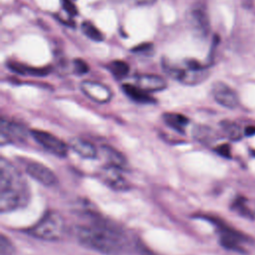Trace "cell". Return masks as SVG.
<instances>
[{
    "instance_id": "cell-25",
    "label": "cell",
    "mask_w": 255,
    "mask_h": 255,
    "mask_svg": "<svg viewBox=\"0 0 255 255\" xmlns=\"http://www.w3.org/2000/svg\"><path fill=\"white\" fill-rule=\"evenodd\" d=\"M74 70L77 74L83 75V74H86L89 71V66L83 60L77 59V60L74 61Z\"/></svg>"
},
{
    "instance_id": "cell-18",
    "label": "cell",
    "mask_w": 255,
    "mask_h": 255,
    "mask_svg": "<svg viewBox=\"0 0 255 255\" xmlns=\"http://www.w3.org/2000/svg\"><path fill=\"white\" fill-rule=\"evenodd\" d=\"M193 136L196 140L209 144L216 138V132L209 127L206 126H197L193 129Z\"/></svg>"
},
{
    "instance_id": "cell-1",
    "label": "cell",
    "mask_w": 255,
    "mask_h": 255,
    "mask_svg": "<svg viewBox=\"0 0 255 255\" xmlns=\"http://www.w3.org/2000/svg\"><path fill=\"white\" fill-rule=\"evenodd\" d=\"M77 237L81 244L106 255H121L128 247V240L118 227L98 218L79 226Z\"/></svg>"
},
{
    "instance_id": "cell-11",
    "label": "cell",
    "mask_w": 255,
    "mask_h": 255,
    "mask_svg": "<svg viewBox=\"0 0 255 255\" xmlns=\"http://www.w3.org/2000/svg\"><path fill=\"white\" fill-rule=\"evenodd\" d=\"M25 171L29 176L45 186H52L57 182L55 173L41 162L29 161L25 163Z\"/></svg>"
},
{
    "instance_id": "cell-22",
    "label": "cell",
    "mask_w": 255,
    "mask_h": 255,
    "mask_svg": "<svg viewBox=\"0 0 255 255\" xmlns=\"http://www.w3.org/2000/svg\"><path fill=\"white\" fill-rule=\"evenodd\" d=\"M82 31L92 41L101 42L104 39V36L101 33V31L90 22H84L82 24Z\"/></svg>"
},
{
    "instance_id": "cell-19",
    "label": "cell",
    "mask_w": 255,
    "mask_h": 255,
    "mask_svg": "<svg viewBox=\"0 0 255 255\" xmlns=\"http://www.w3.org/2000/svg\"><path fill=\"white\" fill-rule=\"evenodd\" d=\"M221 128L225 135L231 140H239L243 135V130L239 125L231 121L221 122Z\"/></svg>"
},
{
    "instance_id": "cell-12",
    "label": "cell",
    "mask_w": 255,
    "mask_h": 255,
    "mask_svg": "<svg viewBox=\"0 0 255 255\" xmlns=\"http://www.w3.org/2000/svg\"><path fill=\"white\" fill-rule=\"evenodd\" d=\"M191 30L199 37H205L209 32V21L205 9L200 5L191 7L187 15Z\"/></svg>"
},
{
    "instance_id": "cell-3",
    "label": "cell",
    "mask_w": 255,
    "mask_h": 255,
    "mask_svg": "<svg viewBox=\"0 0 255 255\" xmlns=\"http://www.w3.org/2000/svg\"><path fill=\"white\" fill-rule=\"evenodd\" d=\"M164 72L174 80L184 85H197L208 77V71L194 60L185 61L183 64H174L165 60L162 62Z\"/></svg>"
},
{
    "instance_id": "cell-2",
    "label": "cell",
    "mask_w": 255,
    "mask_h": 255,
    "mask_svg": "<svg viewBox=\"0 0 255 255\" xmlns=\"http://www.w3.org/2000/svg\"><path fill=\"white\" fill-rule=\"evenodd\" d=\"M30 199L29 186L20 171L5 157L0 159V211L10 212L25 206Z\"/></svg>"
},
{
    "instance_id": "cell-17",
    "label": "cell",
    "mask_w": 255,
    "mask_h": 255,
    "mask_svg": "<svg viewBox=\"0 0 255 255\" xmlns=\"http://www.w3.org/2000/svg\"><path fill=\"white\" fill-rule=\"evenodd\" d=\"M102 152L109 161L111 165H114L116 167L121 168L126 164V158L125 156L116 148L109 145H103L102 146Z\"/></svg>"
},
{
    "instance_id": "cell-23",
    "label": "cell",
    "mask_w": 255,
    "mask_h": 255,
    "mask_svg": "<svg viewBox=\"0 0 255 255\" xmlns=\"http://www.w3.org/2000/svg\"><path fill=\"white\" fill-rule=\"evenodd\" d=\"M232 209L239 213L241 216L247 217V218H252V213L251 210L248 208L247 203L245 198L243 197H237L233 203H232Z\"/></svg>"
},
{
    "instance_id": "cell-8",
    "label": "cell",
    "mask_w": 255,
    "mask_h": 255,
    "mask_svg": "<svg viewBox=\"0 0 255 255\" xmlns=\"http://www.w3.org/2000/svg\"><path fill=\"white\" fill-rule=\"evenodd\" d=\"M100 179L110 188L118 191H126L130 188L129 182L124 177L119 167L106 166L99 172Z\"/></svg>"
},
{
    "instance_id": "cell-5",
    "label": "cell",
    "mask_w": 255,
    "mask_h": 255,
    "mask_svg": "<svg viewBox=\"0 0 255 255\" xmlns=\"http://www.w3.org/2000/svg\"><path fill=\"white\" fill-rule=\"evenodd\" d=\"M31 135L37 143L53 155L59 157H65L67 155L69 146L53 133L41 129H32Z\"/></svg>"
},
{
    "instance_id": "cell-4",
    "label": "cell",
    "mask_w": 255,
    "mask_h": 255,
    "mask_svg": "<svg viewBox=\"0 0 255 255\" xmlns=\"http://www.w3.org/2000/svg\"><path fill=\"white\" fill-rule=\"evenodd\" d=\"M65 220L62 215L54 210L47 211L32 227L28 233L41 240L57 241L63 237L65 232Z\"/></svg>"
},
{
    "instance_id": "cell-7",
    "label": "cell",
    "mask_w": 255,
    "mask_h": 255,
    "mask_svg": "<svg viewBox=\"0 0 255 255\" xmlns=\"http://www.w3.org/2000/svg\"><path fill=\"white\" fill-rule=\"evenodd\" d=\"M216 227L218 228L220 235V243L223 247L233 251L243 252L244 249L242 244L247 240V237L244 234L238 232L235 229H232L229 226H226L224 223L218 220H212Z\"/></svg>"
},
{
    "instance_id": "cell-24",
    "label": "cell",
    "mask_w": 255,
    "mask_h": 255,
    "mask_svg": "<svg viewBox=\"0 0 255 255\" xmlns=\"http://www.w3.org/2000/svg\"><path fill=\"white\" fill-rule=\"evenodd\" d=\"M15 252V247L12 241L5 236V234L0 235V255H13Z\"/></svg>"
},
{
    "instance_id": "cell-13",
    "label": "cell",
    "mask_w": 255,
    "mask_h": 255,
    "mask_svg": "<svg viewBox=\"0 0 255 255\" xmlns=\"http://www.w3.org/2000/svg\"><path fill=\"white\" fill-rule=\"evenodd\" d=\"M134 83L135 86L147 93L162 91L166 88V82L163 78L151 74H141L135 76Z\"/></svg>"
},
{
    "instance_id": "cell-28",
    "label": "cell",
    "mask_w": 255,
    "mask_h": 255,
    "mask_svg": "<svg viewBox=\"0 0 255 255\" xmlns=\"http://www.w3.org/2000/svg\"><path fill=\"white\" fill-rule=\"evenodd\" d=\"M132 4L137 5V6H147L153 4L156 0H130Z\"/></svg>"
},
{
    "instance_id": "cell-9",
    "label": "cell",
    "mask_w": 255,
    "mask_h": 255,
    "mask_svg": "<svg viewBox=\"0 0 255 255\" xmlns=\"http://www.w3.org/2000/svg\"><path fill=\"white\" fill-rule=\"evenodd\" d=\"M80 88L86 97L99 104L109 103L113 97L112 91L100 82L84 81L81 83Z\"/></svg>"
},
{
    "instance_id": "cell-21",
    "label": "cell",
    "mask_w": 255,
    "mask_h": 255,
    "mask_svg": "<svg viewBox=\"0 0 255 255\" xmlns=\"http://www.w3.org/2000/svg\"><path fill=\"white\" fill-rule=\"evenodd\" d=\"M10 68L20 74H25V75H34V76H44L49 74L50 70L48 68H31L28 66H22L19 64H13L10 66Z\"/></svg>"
},
{
    "instance_id": "cell-10",
    "label": "cell",
    "mask_w": 255,
    "mask_h": 255,
    "mask_svg": "<svg viewBox=\"0 0 255 255\" xmlns=\"http://www.w3.org/2000/svg\"><path fill=\"white\" fill-rule=\"evenodd\" d=\"M213 99L222 107L235 109L239 104V99L235 91L223 82H215L211 88Z\"/></svg>"
},
{
    "instance_id": "cell-29",
    "label": "cell",
    "mask_w": 255,
    "mask_h": 255,
    "mask_svg": "<svg viewBox=\"0 0 255 255\" xmlns=\"http://www.w3.org/2000/svg\"><path fill=\"white\" fill-rule=\"evenodd\" d=\"M244 133H245L246 135H248V136L255 134V127H253V126L247 127V128L244 129Z\"/></svg>"
},
{
    "instance_id": "cell-26",
    "label": "cell",
    "mask_w": 255,
    "mask_h": 255,
    "mask_svg": "<svg viewBox=\"0 0 255 255\" xmlns=\"http://www.w3.org/2000/svg\"><path fill=\"white\" fill-rule=\"evenodd\" d=\"M216 151L222 155V156H225V157H230L231 153H230V147L228 144L224 143V144H221L219 146L216 147Z\"/></svg>"
},
{
    "instance_id": "cell-15",
    "label": "cell",
    "mask_w": 255,
    "mask_h": 255,
    "mask_svg": "<svg viewBox=\"0 0 255 255\" xmlns=\"http://www.w3.org/2000/svg\"><path fill=\"white\" fill-rule=\"evenodd\" d=\"M123 91L132 101L140 104H151L154 102L153 98L148 95L147 92L141 90L135 85L125 84L123 85Z\"/></svg>"
},
{
    "instance_id": "cell-14",
    "label": "cell",
    "mask_w": 255,
    "mask_h": 255,
    "mask_svg": "<svg viewBox=\"0 0 255 255\" xmlns=\"http://www.w3.org/2000/svg\"><path fill=\"white\" fill-rule=\"evenodd\" d=\"M71 148L84 158H95L97 157V148L89 140L81 137H73L70 140Z\"/></svg>"
},
{
    "instance_id": "cell-20",
    "label": "cell",
    "mask_w": 255,
    "mask_h": 255,
    "mask_svg": "<svg viewBox=\"0 0 255 255\" xmlns=\"http://www.w3.org/2000/svg\"><path fill=\"white\" fill-rule=\"evenodd\" d=\"M109 70L117 79H124L129 72L128 65L124 61H113L109 64Z\"/></svg>"
},
{
    "instance_id": "cell-16",
    "label": "cell",
    "mask_w": 255,
    "mask_h": 255,
    "mask_svg": "<svg viewBox=\"0 0 255 255\" xmlns=\"http://www.w3.org/2000/svg\"><path fill=\"white\" fill-rule=\"evenodd\" d=\"M162 119L169 128L178 132H184L189 122L185 116L176 113H165L163 114Z\"/></svg>"
},
{
    "instance_id": "cell-27",
    "label": "cell",
    "mask_w": 255,
    "mask_h": 255,
    "mask_svg": "<svg viewBox=\"0 0 255 255\" xmlns=\"http://www.w3.org/2000/svg\"><path fill=\"white\" fill-rule=\"evenodd\" d=\"M61 1H62V4H63L64 9H65L68 13L74 15V14L77 12L76 7H75V5L72 3V1H70V0H61Z\"/></svg>"
},
{
    "instance_id": "cell-6",
    "label": "cell",
    "mask_w": 255,
    "mask_h": 255,
    "mask_svg": "<svg viewBox=\"0 0 255 255\" xmlns=\"http://www.w3.org/2000/svg\"><path fill=\"white\" fill-rule=\"evenodd\" d=\"M27 133L28 131L23 125L5 118L1 119L0 140L2 145L6 143H24L27 139Z\"/></svg>"
}]
</instances>
